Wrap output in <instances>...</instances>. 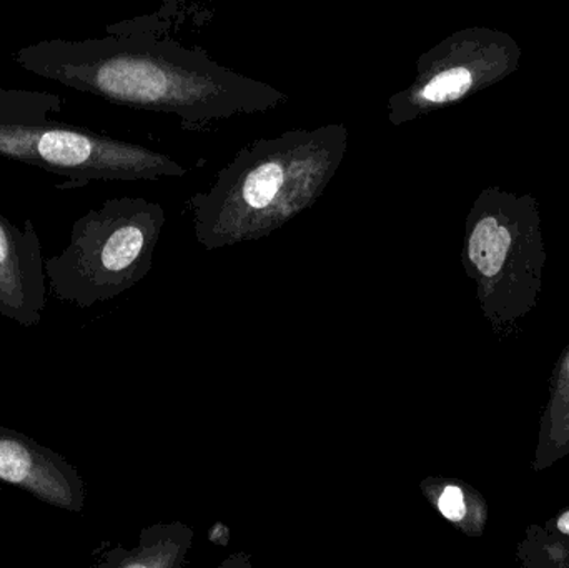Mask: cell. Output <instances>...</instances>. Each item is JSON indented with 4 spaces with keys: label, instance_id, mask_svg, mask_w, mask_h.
Returning <instances> with one entry per match:
<instances>
[{
    "label": "cell",
    "instance_id": "obj_10",
    "mask_svg": "<svg viewBox=\"0 0 569 568\" xmlns=\"http://www.w3.org/2000/svg\"><path fill=\"white\" fill-rule=\"evenodd\" d=\"M423 487L443 519L468 537L478 539L483 536L490 520V507L477 489L455 479H430Z\"/></svg>",
    "mask_w": 569,
    "mask_h": 568
},
{
    "label": "cell",
    "instance_id": "obj_8",
    "mask_svg": "<svg viewBox=\"0 0 569 568\" xmlns=\"http://www.w3.org/2000/svg\"><path fill=\"white\" fill-rule=\"evenodd\" d=\"M46 282V259L32 220L20 229L0 213V316L23 329L40 323Z\"/></svg>",
    "mask_w": 569,
    "mask_h": 568
},
{
    "label": "cell",
    "instance_id": "obj_7",
    "mask_svg": "<svg viewBox=\"0 0 569 568\" xmlns=\"http://www.w3.org/2000/svg\"><path fill=\"white\" fill-rule=\"evenodd\" d=\"M0 480L67 512L80 514L86 506L82 476L66 457L6 427H0Z\"/></svg>",
    "mask_w": 569,
    "mask_h": 568
},
{
    "label": "cell",
    "instance_id": "obj_5",
    "mask_svg": "<svg viewBox=\"0 0 569 568\" xmlns=\"http://www.w3.org/2000/svg\"><path fill=\"white\" fill-rule=\"evenodd\" d=\"M166 212L146 199H110L73 222L70 242L46 259L50 292L89 309L139 282L150 267Z\"/></svg>",
    "mask_w": 569,
    "mask_h": 568
},
{
    "label": "cell",
    "instance_id": "obj_3",
    "mask_svg": "<svg viewBox=\"0 0 569 568\" xmlns=\"http://www.w3.org/2000/svg\"><path fill=\"white\" fill-rule=\"evenodd\" d=\"M547 247L531 193L487 187L465 223L463 267L481 313L501 339L517 336L543 290Z\"/></svg>",
    "mask_w": 569,
    "mask_h": 568
},
{
    "label": "cell",
    "instance_id": "obj_1",
    "mask_svg": "<svg viewBox=\"0 0 569 568\" xmlns=\"http://www.w3.org/2000/svg\"><path fill=\"white\" fill-rule=\"evenodd\" d=\"M27 72L130 109L170 113L183 127L269 112L288 96L262 80L219 66L202 50L160 39L137 22L106 37L40 40L13 53Z\"/></svg>",
    "mask_w": 569,
    "mask_h": 568
},
{
    "label": "cell",
    "instance_id": "obj_11",
    "mask_svg": "<svg viewBox=\"0 0 569 568\" xmlns=\"http://www.w3.org/2000/svg\"><path fill=\"white\" fill-rule=\"evenodd\" d=\"M517 562L525 568H569V537L533 524L518 546Z\"/></svg>",
    "mask_w": 569,
    "mask_h": 568
},
{
    "label": "cell",
    "instance_id": "obj_4",
    "mask_svg": "<svg viewBox=\"0 0 569 568\" xmlns=\"http://www.w3.org/2000/svg\"><path fill=\"white\" fill-rule=\"evenodd\" d=\"M62 107L57 93L0 87V157L66 177L60 189H79L93 180H157L189 172L167 153L50 119Z\"/></svg>",
    "mask_w": 569,
    "mask_h": 568
},
{
    "label": "cell",
    "instance_id": "obj_6",
    "mask_svg": "<svg viewBox=\"0 0 569 568\" xmlns=\"http://www.w3.org/2000/svg\"><path fill=\"white\" fill-rule=\"evenodd\" d=\"M517 39L491 27H468L421 53L417 76L388 100V122L400 127L483 92L520 69Z\"/></svg>",
    "mask_w": 569,
    "mask_h": 568
},
{
    "label": "cell",
    "instance_id": "obj_9",
    "mask_svg": "<svg viewBox=\"0 0 569 568\" xmlns=\"http://www.w3.org/2000/svg\"><path fill=\"white\" fill-rule=\"evenodd\" d=\"M569 456V346L561 352L550 383V399L540 419L535 472H543Z\"/></svg>",
    "mask_w": 569,
    "mask_h": 568
},
{
    "label": "cell",
    "instance_id": "obj_12",
    "mask_svg": "<svg viewBox=\"0 0 569 568\" xmlns=\"http://www.w3.org/2000/svg\"><path fill=\"white\" fill-rule=\"evenodd\" d=\"M545 529L550 530L553 534H560V536L569 537V507L568 509L561 510L557 516L551 517L550 520L543 524Z\"/></svg>",
    "mask_w": 569,
    "mask_h": 568
},
{
    "label": "cell",
    "instance_id": "obj_2",
    "mask_svg": "<svg viewBox=\"0 0 569 568\" xmlns=\"http://www.w3.org/2000/svg\"><path fill=\"white\" fill-rule=\"evenodd\" d=\"M347 126L288 130L249 143L220 170L209 192L193 197L200 240L260 237L315 203L347 156Z\"/></svg>",
    "mask_w": 569,
    "mask_h": 568
}]
</instances>
